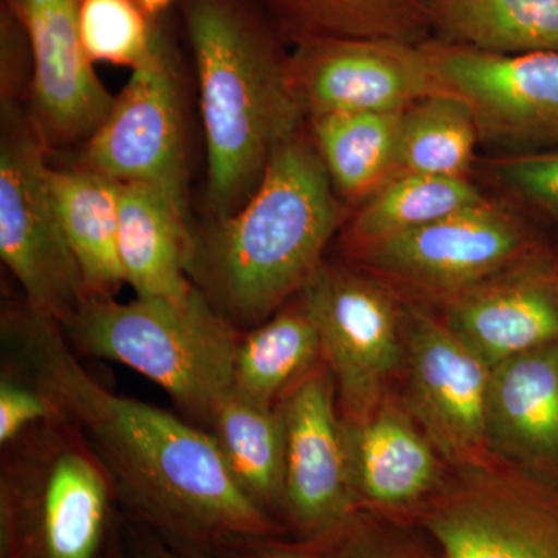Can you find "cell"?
Instances as JSON below:
<instances>
[{
  "label": "cell",
  "instance_id": "13",
  "mask_svg": "<svg viewBox=\"0 0 558 558\" xmlns=\"http://www.w3.org/2000/svg\"><path fill=\"white\" fill-rule=\"evenodd\" d=\"M440 90L462 98L480 137L508 145H558V51L497 54L428 39Z\"/></svg>",
  "mask_w": 558,
  "mask_h": 558
},
{
  "label": "cell",
  "instance_id": "5",
  "mask_svg": "<svg viewBox=\"0 0 558 558\" xmlns=\"http://www.w3.org/2000/svg\"><path fill=\"white\" fill-rule=\"evenodd\" d=\"M0 558H106L120 529L108 473L61 416L3 447Z\"/></svg>",
  "mask_w": 558,
  "mask_h": 558
},
{
  "label": "cell",
  "instance_id": "1",
  "mask_svg": "<svg viewBox=\"0 0 558 558\" xmlns=\"http://www.w3.org/2000/svg\"><path fill=\"white\" fill-rule=\"evenodd\" d=\"M2 343L5 366L43 391L98 459L124 519L205 554L222 539L281 534L207 429L110 391L81 365L57 319L25 303L3 315Z\"/></svg>",
  "mask_w": 558,
  "mask_h": 558
},
{
  "label": "cell",
  "instance_id": "19",
  "mask_svg": "<svg viewBox=\"0 0 558 558\" xmlns=\"http://www.w3.org/2000/svg\"><path fill=\"white\" fill-rule=\"evenodd\" d=\"M119 253L124 281L137 296L185 301L194 245L183 202L148 183H120Z\"/></svg>",
  "mask_w": 558,
  "mask_h": 558
},
{
  "label": "cell",
  "instance_id": "11",
  "mask_svg": "<svg viewBox=\"0 0 558 558\" xmlns=\"http://www.w3.org/2000/svg\"><path fill=\"white\" fill-rule=\"evenodd\" d=\"M101 126L87 140V170L148 183L183 202V121L170 39L157 25L148 57L132 69Z\"/></svg>",
  "mask_w": 558,
  "mask_h": 558
},
{
  "label": "cell",
  "instance_id": "28",
  "mask_svg": "<svg viewBox=\"0 0 558 558\" xmlns=\"http://www.w3.org/2000/svg\"><path fill=\"white\" fill-rule=\"evenodd\" d=\"M480 130L468 102L439 90L400 112L396 178H468Z\"/></svg>",
  "mask_w": 558,
  "mask_h": 558
},
{
  "label": "cell",
  "instance_id": "27",
  "mask_svg": "<svg viewBox=\"0 0 558 558\" xmlns=\"http://www.w3.org/2000/svg\"><path fill=\"white\" fill-rule=\"evenodd\" d=\"M488 199L468 178L407 174L369 197L343 231L348 255L376 242L421 229Z\"/></svg>",
  "mask_w": 558,
  "mask_h": 558
},
{
  "label": "cell",
  "instance_id": "9",
  "mask_svg": "<svg viewBox=\"0 0 558 558\" xmlns=\"http://www.w3.org/2000/svg\"><path fill=\"white\" fill-rule=\"evenodd\" d=\"M44 143L35 121L25 123L11 105L3 108L0 256L25 303L64 325L89 293L54 208Z\"/></svg>",
  "mask_w": 558,
  "mask_h": 558
},
{
  "label": "cell",
  "instance_id": "8",
  "mask_svg": "<svg viewBox=\"0 0 558 558\" xmlns=\"http://www.w3.org/2000/svg\"><path fill=\"white\" fill-rule=\"evenodd\" d=\"M539 250L517 216L487 201L371 244L351 258L405 303L436 311Z\"/></svg>",
  "mask_w": 558,
  "mask_h": 558
},
{
  "label": "cell",
  "instance_id": "6",
  "mask_svg": "<svg viewBox=\"0 0 558 558\" xmlns=\"http://www.w3.org/2000/svg\"><path fill=\"white\" fill-rule=\"evenodd\" d=\"M410 523L439 558H558V476L494 453L447 464L442 483Z\"/></svg>",
  "mask_w": 558,
  "mask_h": 558
},
{
  "label": "cell",
  "instance_id": "17",
  "mask_svg": "<svg viewBox=\"0 0 558 558\" xmlns=\"http://www.w3.org/2000/svg\"><path fill=\"white\" fill-rule=\"evenodd\" d=\"M343 432L360 508L410 523L442 483L447 462L402 396L392 389L368 416L343 421Z\"/></svg>",
  "mask_w": 558,
  "mask_h": 558
},
{
  "label": "cell",
  "instance_id": "29",
  "mask_svg": "<svg viewBox=\"0 0 558 558\" xmlns=\"http://www.w3.org/2000/svg\"><path fill=\"white\" fill-rule=\"evenodd\" d=\"M156 21L137 0H80L81 39L92 62L137 68L153 47Z\"/></svg>",
  "mask_w": 558,
  "mask_h": 558
},
{
  "label": "cell",
  "instance_id": "15",
  "mask_svg": "<svg viewBox=\"0 0 558 558\" xmlns=\"http://www.w3.org/2000/svg\"><path fill=\"white\" fill-rule=\"evenodd\" d=\"M24 25L32 47V89L40 137L51 145L89 140L116 98L83 46L80 0H2Z\"/></svg>",
  "mask_w": 558,
  "mask_h": 558
},
{
  "label": "cell",
  "instance_id": "2",
  "mask_svg": "<svg viewBox=\"0 0 558 558\" xmlns=\"http://www.w3.org/2000/svg\"><path fill=\"white\" fill-rule=\"evenodd\" d=\"M199 81L208 199L229 218L258 186L303 110L281 36L253 0H180Z\"/></svg>",
  "mask_w": 558,
  "mask_h": 558
},
{
  "label": "cell",
  "instance_id": "33",
  "mask_svg": "<svg viewBox=\"0 0 558 558\" xmlns=\"http://www.w3.org/2000/svg\"><path fill=\"white\" fill-rule=\"evenodd\" d=\"M137 2L143 7V10L149 14L150 17L157 20V17H159L163 11L170 9L175 0H137Z\"/></svg>",
  "mask_w": 558,
  "mask_h": 558
},
{
  "label": "cell",
  "instance_id": "31",
  "mask_svg": "<svg viewBox=\"0 0 558 558\" xmlns=\"http://www.w3.org/2000/svg\"><path fill=\"white\" fill-rule=\"evenodd\" d=\"M495 175L524 199L558 215V150L499 160Z\"/></svg>",
  "mask_w": 558,
  "mask_h": 558
},
{
  "label": "cell",
  "instance_id": "26",
  "mask_svg": "<svg viewBox=\"0 0 558 558\" xmlns=\"http://www.w3.org/2000/svg\"><path fill=\"white\" fill-rule=\"evenodd\" d=\"M322 362L317 329L295 301L242 337L234 389L260 405L277 407Z\"/></svg>",
  "mask_w": 558,
  "mask_h": 558
},
{
  "label": "cell",
  "instance_id": "14",
  "mask_svg": "<svg viewBox=\"0 0 558 558\" xmlns=\"http://www.w3.org/2000/svg\"><path fill=\"white\" fill-rule=\"evenodd\" d=\"M284 422L282 509L296 537L322 534L360 508L352 488L336 381L325 360L278 403Z\"/></svg>",
  "mask_w": 558,
  "mask_h": 558
},
{
  "label": "cell",
  "instance_id": "30",
  "mask_svg": "<svg viewBox=\"0 0 558 558\" xmlns=\"http://www.w3.org/2000/svg\"><path fill=\"white\" fill-rule=\"evenodd\" d=\"M60 416L49 398L9 366L0 379V444L10 446L28 429Z\"/></svg>",
  "mask_w": 558,
  "mask_h": 558
},
{
  "label": "cell",
  "instance_id": "22",
  "mask_svg": "<svg viewBox=\"0 0 558 558\" xmlns=\"http://www.w3.org/2000/svg\"><path fill=\"white\" fill-rule=\"evenodd\" d=\"M429 32L497 54L558 51V0H428Z\"/></svg>",
  "mask_w": 558,
  "mask_h": 558
},
{
  "label": "cell",
  "instance_id": "3",
  "mask_svg": "<svg viewBox=\"0 0 558 558\" xmlns=\"http://www.w3.org/2000/svg\"><path fill=\"white\" fill-rule=\"evenodd\" d=\"M339 197L299 132L275 150L242 207L218 220L191 267L234 328L263 325L299 295L347 220Z\"/></svg>",
  "mask_w": 558,
  "mask_h": 558
},
{
  "label": "cell",
  "instance_id": "25",
  "mask_svg": "<svg viewBox=\"0 0 558 558\" xmlns=\"http://www.w3.org/2000/svg\"><path fill=\"white\" fill-rule=\"evenodd\" d=\"M409 521L359 509L311 537H236L219 542L211 558H439Z\"/></svg>",
  "mask_w": 558,
  "mask_h": 558
},
{
  "label": "cell",
  "instance_id": "4",
  "mask_svg": "<svg viewBox=\"0 0 558 558\" xmlns=\"http://www.w3.org/2000/svg\"><path fill=\"white\" fill-rule=\"evenodd\" d=\"M61 328L80 355L137 371L207 432L233 392L242 336L199 288L185 301L90 296Z\"/></svg>",
  "mask_w": 558,
  "mask_h": 558
},
{
  "label": "cell",
  "instance_id": "7",
  "mask_svg": "<svg viewBox=\"0 0 558 558\" xmlns=\"http://www.w3.org/2000/svg\"><path fill=\"white\" fill-rule=\"evenodd\" d=\"M296 301L317 329L341 418L368 416L402 374L405 301L368 271L326 260Z\"/></svg>",
  "mask_w": 558,
  "mask_h": 558
},
{
  "label": "cell",
  "instance_id": "12",
  "mask_svg": "<svg viewBox=\"0 0 558 558\" xmlns=\"http://www.w3.org/2000/svg\"><path fill=\"white\" fill-rule=\"evenodd\" d=\"M289 78L304 117L398 113L439 92L424 43L312 39L289 57Z\"/></svg>",
  "mask_w": 558,
  "mask_h": 558
},
{
  "label": "cell",
  "instance_id": "32",
  "mask_svg": "<svg viewBox=\"0 0 558 558\" xmlns=\"http://www.w3.org/2000/svg\"><path fill=\"white\" fill-rule=\"evenodd\" d=\"M120 527L131 558H211L201 550L175 545L135 521L120 520Z\"/></svg>",
  "mask_w": 558,
  "mask_h": 558
},
{
  "label": "cell",
  "instance_id": "16",
  "mask_svg": "<svg viewBox=\"0 0 558 558\" xmlns=\"http://www.w3.org/2000/svg\"><path fill=\"white\" fill-rule=\"evenodd\" d=\"M438 312L487 366L558 341V260L546 250L473 286Z\"/></svg>",
  "mask_w": 558,
  "mask_h": 558
},
{
  "label": "cell",
  "instance_id": "10",
  "mask_svg": "<svg viewBox=\"0 0 558 558\" xmlns=\"http://www.w3.org/2000/svg\"><path fill=\"white\" fill-rule=\"evenodd\" d=\"M402 396L449 465L480 461L488 450L487 366L440 319L438 312L405 303Z\"/></svg>",
  "mask_w": 558,
  "mask_h": 558
},
{
  "label": "cell",
  "instance_id": "18",
  "mask_svg": "<svg viewBox=\"0 0 558 558\" xmlns=\"http://www.w3.org/2000/svg\"><path fill=\"white\" fill-rule=\"evenodd\" d=\"M486 435L497 457L558 476V341L492 366Z\"/></svg>",
  "mask_w": 558,
  "mask_h": 558
},
{
  "label": "cell",
  "instance_id": "21",
  "mask_svg": "<svg viewBox=\"0 0 558 558\" xmlns=\"http://www.w3.org/2000/svg\"><path fill=\"white\" fill-rule=\"evenodd\" d=\"M281 38L429 39L428 0H253Z\"/></svg>",
  "mask_w": 558,
  "mask_h": 558
},
{
  "label": "cell",
  "instance_id": "34",
  "mask_svg": "<svg viewBox=\"0 0 558 558\" xmlns=\"http://www.w3.org/2000/svg\"><path fill=\"white\" fill-rule=\"evenodd\" d=\"M106 558H131L126 545H124L123 535H121V527L117 532L116 538L112 539V545H110Z\"/></svg>",
  "mask_w": 558,
  "mask_h": 558
},
{
  "label": "cell",
  "instance_id": "20",
  "mask_svg": "<svg viewBox=\"0 0 558 558\" xmlns=\"http://www.w3.org/2000/svg\"><path fill=\"white\" fill-rule=\"evenodd\" d=\"M50 191L90 296H112L124 281L119 253V182L92 170L50 168Z\"/></svg>",
  "mask_w": 558,
  "mask_h": 558
},
{
  "label": "cell",
  "instance_id": "24",
  "mask_svg": "<svg viewBox=\"0 0 558 558\" xmlns=\"http://www.w3.org/2000/svg\"><path fill=\"white\" fill-rule=\"evenodd\" d=\"M208 433L238 486L270 515L281 512L286 435L278 405H260L233 389Z\"/></svg>",
  "mask_w": 558,
  "mask_h": 558
},
{
  "label": "cell",
  "instance_id": "23",
  "mask_svg": "<svg viewBox=\"0 0 558 558\" xmlns=\"http://www.w3.org/2000/svg\"><path fill=\"white\" fill-rule=\"evenodd\" d=\"M398 113L336 112L314 117L312 132L341 199L365 204L396 178Z\"/></svg>",
  "mask_w": 558,
  "mask_h": 558
}]
</instances>
